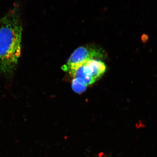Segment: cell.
I'll return each instance as SVG.
<instances>
[{
	"mask_svg": "<svg viewBox=\"0 0 157 157\" xmlns=\"http://www.w3.org/2000/svg\"><path fill=\"white\" fill-rule=\"evenodd\" d=\"M22 31L20 14L16 9L0 20V75H11L17 67L21 55Z\"/></svg>",
	"mask_w": 157,
	"mask_h": 157,
	"instance_id": "obj_1",
	"label": "cell"
},
{
	"mask_svg": "<svg viewBox=\"0 0 157 157\" xmlns=\"http://www.w3.org/2000/svg\"><path fill=\"white\" fill-rule=\"evenodd\" d=\"M106 56L105 51L99 45L94 44L82 45L73 52L62 69L69 73L89 60L98 59L104 60Z\"/></svg>",
	"mask_w": 157,
	"mask_h": 157,
	"instance_id": "obj_2",
	"label": "cell"
},
{
	"mask_svg": "<svg viewBox=\"0 0 157 157\" xmlns=\"http://www.w3.org/2000/svg\"><path fill=\"white\" fill-rule=\"evenodd\" d=\"M86 72L95 81L102 77L107 70V66L103 60L95 59L89 60L83 64Z\"/></svg>",
	"mask_w": 157,
	"mask_h": 157,
	"instance_id": "obj_3",
	"label": "cell"
},
{
	"mask_svg": "<svg viewBox=\"0 0 157 157\" xmlns=\"http://www.w3.org/2000/svg\"><path fill=\"white\" fill-rule=\"evenodd\" d=\"M71 86L74 92L78 94H81L84 92L88 87L86 85L76 78H73Z\"/></svg>",
	"mask_w": 157,
	"mask_h": 157,
	"instance_id": "obj_4",
	"label": "cell"
}]
</instances>
